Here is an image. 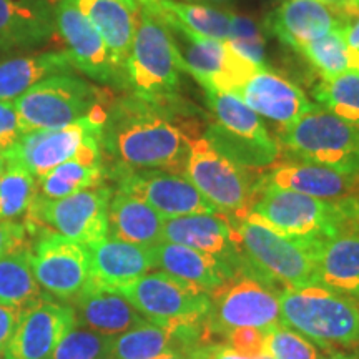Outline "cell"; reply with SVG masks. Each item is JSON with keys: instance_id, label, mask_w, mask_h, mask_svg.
Returning <instances> with one entry per match:
<instances>
[{"instance_id": "cell-53", "label": "cell", "mask_w": 359, "mask_h": 359, "mask_svg": "<svg viewBox=\"0 0 359 359\" xmlns=\"http://www.w3.org/2000/svg\"><path fill=\"white\" fill-rule=\"evenodd\" d=\"M0 359H6L4 358V349H0Z\"/></svg>"}, {"instance_id": "cell-50", "label": "cell", "mask_w": 359, "mask_h": 359, "mask_svg": "<svg viewBox=\"0 0 359 359\" xmlns=\"http://www.w3.org/2000/svg\"><path fill=\"white\" fill-rule=\"evenodd\" d=\"M348 15L349 19L359 17V0H348Z\"/></svg>"}, {"instance_id": "cell-14", "label": "cell", "mask_w": 359, "mask_h": 359, "mask_svg": "<svg viewBox=\"0 0 359 359\" xmlns=\"http://www.w3.org/2000/svg\"><path fill=\"white\" fill-rule=\"evenodd\" d=\"M30 264L40 288L64 302H72L90 281L87 246L48 230L32 245Z\"/></svg>"}, {"instance_id": "cell-41", "label": "cell", "mask_w": 359, "mask_h": 359, "mask_svg": "<svg viewBox=\"0 0 359 359\" xmlns=\"http://www.w3.org/2000/svg\"><path fill=\"white\" fill-rule=\"evenodd\" d=\"M24 135L13 102L0 100V151H6Z\"/></svg>"}, {"instance_id": "cell-54", "label": "cell", "mask_w": 359, "mask_h": 359, "mask_svg": "<svg viewBox=\"0 0 359 359\" xmlns=\"http://www.w3.org/2000/svg\"><path fill=\"white\" fill-rule=\"evenodd\" d=\"M358 346H359V336H358Z\"/></svg>"}, {"instance_id": "cell-49", "label": "cell", "mask_w": 359, "mask_h": 359, "mask_svg": "<svg viewBox=\"0 0 359 359\" xmlns=\"http://www.w3.org/2000/svg\"><path fill=\"white\" fill-rule=\"evenodd\" d=\"M323 359H359V354H349L343 351H331Z\"/></svg>"}, {"instance_id": "cell-16", "label": "cell", "mask_w": 359, "mask_h": 359, "mask_svg": "<svg viewBox=\"0 0 359 359\" xmlns=\"http://www.w3.org/2000/svg\"><path fill=\"white\" fill-rule=\"evenodd\" d=\"M55 30L65 45V55L74 69L100 83H125V74L115 65L109 48L90 24V20L79 11L74 0H60L53 11Z\"/></svg>"}, {"instance_id": "cell-51", "label": "cell", "mask_w": 359, "mask_h": 359, "mask_svg": "<svg viewBox=\"0 0 359 359\" xmlns=\"http://www.w3.org/2000/svg\"><path fill=\"white\" fill-rule=\"evenodd\" d=\"M6 156H4V151H0V175L4 173V170H6Z\"/></svg>"}, {"instance_id": "cell-55", "label": "cell", "mask_w": 359, "mask_h": 359, "mask_svg": "<svg viewBox=\"0 0 359 359\" xmlns=\"http://www.w3.org/2000/svg\"><path fill=\"white\" fill-rule=\"evenodd\" d=\"M358 53H359V50H358Z\"/></svg>"}, {"instance_id": "cell-33", "label": "cell", "mask_w": 359, "mask_h": 359, "mask_svg": "<svg viewBox=\"0 0 359 359\" xmlns=\"http://www.w3.org/2000/svg\"><path fill=\"white\" fill-rule=\"evenodd\" d=\"M103 177V165H87L77 158H70L37 178V195L48 200L65 198L74 193L100 187Z\"/></svg>"}, {"instance_id": "cell-36", "label": "cell", "mask_w": 359, "mask_h": 359, "mask_svg": "<svg viewBox=\"0 0 359 359\" xmlns=\"http://www.w3.org/2000/svg\"><path fill=\"white\" fill-rule=\"evenodd\" d=\"M323 79H333L353 70V50L344 39V29L323 35L298 48Z\"/></svg>"}, {"instance_id": "cell-22", "label": "cell", "mask_w": 359, "mask_h": 359, "mask_svg": "<svg viewBox=\"0 0 359 359\" xmlns=\"http://www.w3.org/2000/svg\"><path fill=\"white\" fill-rule=\"evenodd\" d=\"M90 281L107 288H120L155 269L154 246H140L103 238L90 246Z\"/></svg>"}, {"instance_id": "cell-25", "label": "cell", "mask_w": 359, "mask_h": 359, "mask_svg": "<svg viewBox=\"0 0 359 359\" xmlns=\"http://www.w3.org/2000/svg\"><path fill=\"white\" fill-rule=\"evenodd\" d=\"M74 4L95 27L115 65L125 74V62L138 24V11L130 8L123 0H74Z\"/></svg>"}, {"instance_id": "cell-32", "label": "cell", "mask_w": 359, "mask_h": 359, "mask_svg": "<svg viewBox=\"0 0 359 359\" xmlns=\"http://www.w3.org/2000/svg\"><path fill=\"white\" fill-rule=\"evenodd\" d=\"M32 246L27 245L0 258V304L25 311L43 298L30 264Z\"/></svg>"}, {"instance_id": "cell-31", "label": "cell", "mask_w": 359, "mask_h": 359, "mask_svg": "<svg viewBox=\"0 0 359 359\" xmlns=\"http://www.w3.org/2000/svg\"><path fill=\"white\" fill-rule=\"evenodd\" d=\"M208 109L215 116V125L224 133L241 140L258 143H275L276 140L268 133L262 118L235 93L205 90Z\"/></svg>"}, {"instance_id": "cell-9", "label": "cell", "mask_w": 359, "mask_h": 359, "mask_svg": "<svg viewBox=\"0 0 359 359\" xmlns=\"http://www.w3.org/2000/svg\"><path fill=\"white\" fill-rule=\"evenodd\" d=\"M109 187H95L65 198L48 200L35 195L27 212L29 230H48L87 246L109 236Z\"/></svg>"}, {"instance_id": "cell-40", "label": "cell", "mask_w": 359, "mask_h": 359, "mask_svg": "<svg viewBox=\"0 0 359 359\" xmlns=\"http://www.w3.org/2000/svg\"><path fill=\"white\" fill-rule=\"evenodd\" d=\"M264 341H266V333L259 327H236V330L228 331L222 338V343L226 346L251 358L262 356L266 353L264 351Z\"/></svg>"}, {"instance_id": "cell-26", "label": "cell", "mask_w": 359, "mask_h": 359, "mask_svg": "<svg viewBox=\"0 0 359 359\" xmlns=\"http://www.w3.org/2000/svg\"><path fill=\"white\" fill-rule=\"evenodd\" d=\"M55 30L53 12L42 0H0V47H34Z\"/></svg>"}, {"instance_id": "cell-7", "label": "cell", "mask_w": 359, "mask_h": 359, "mask_svg": "<svg viewBox=\"0 0 359 359\" xmlns=\"http://www.w3.org/2000/svg\"><path fill=\"white\" fill-rule=\"evenodd\" d=\"M103 103L100 88L67 74L43 79L13 100L24 133L77 123L105 109Z\"/></svg>"}, {"instance_id": "cell-20", "label": "cell", "mask_w": 359, "mask_h": 359, "mask_svg": "<svg viewBox=\"0 0 359 359\" xmlns=\"http://www.w3.org/2000/svg\"><path fill=\"white\" fill-rule=\"evenodd\" d=\"M236 95L255 114L280 123V127L294 122L314 107L298 85L266 67L255 72Z\"/></svg>"}, {"instance_id": "cell-21", "label": "cell", "mask_w": 359, "mask_h": 359, "mask_svg": "<svg viewBox=\"0 0 359 359\" xmlns=\"http://www.w3.org/2000/svg\"><path fill=\"white\" fill-rule=\"evenodd\" d=\"M163 241L205 251L224 259L236 269H241L243 264L235 243L233 224L223 213L167 218L163 222Z\"/></svg>"}, {"instance_id": "cell-29", "label": "cell", "mask_w": 359, "mask_h": 359, "mask_svg": "<svg viewBox=\"0 0 359 359\" xmlns=\"http://www.w3.org/2000/svg\"><path fill=\"white\" fill-rule=\"evenodd\" d=\"M320 283L359 299V230L325 241L320 255Z\"/></svg>"}, {"instance_id": "cell-6", "label": "cell", "mask_w": 359, "mask_h": 359, "mask_svg": "<svg viewBox=\"0 0 359 359\" xmlns=\"http://www.w3.org/2000/svg\"><path fill=\"white\" fill-rule=\"evenodd\" d=\"M180 70V57L168 27L156 13L140 7L125 62V82L133 95L150 102H168L178 98Z\"/></svg>"}, {"instance_id": "cell-1", "label": "cell", "mask_w": 359, "mask_h": 359, "mask_svg": "<svg viewBox=\"0 0 359 359\" xmlns=\"http://www.w3.org/2000/svg\"><path fill=\"white\" fill-rule=\"evenodd\" d=\"M203 132L200 120L178 105V98L150 102L132 95L107 110L102 148L109 150L122 168L183 175L190 142Z\"/></svg>"}, {"instance_id": "cell-19", "label": "cell", "mask_w": 359, "mask_h": 359, "mask_svg": "<svg viewBox=\"0 0 359 359\" xmlns=\"http://www.w3.org/2000/svg\"><path fill=\"white\" fill-rule=\"evenodd\" d=\"M351 20L321 0H283L266 19V27L281 42L298 50L304 43L346 29Z\"/></svg>"}, {"instance_id": "cell-38", "label": "cell", "mask_w": 359, "mask_h": 359, "mask_svg": "<svg viewBox=\"0 0 359 359\" xmlns=\"http://www.w3.org/2000/svg\"><path fill=\"white\" fill-rule=\"evenodd\" d=\"M264 333V351L273 359H320L311 341L281 323L266 327Z\"/></svg>"}, {"instance_id": "cell-30", "label": "cell", "mask_w": 359, "mask_h": 359, "mask_svg": "<svg viewBox=\"0 0 359 359\" xmlns=\"http://www.w3.org/2000/svg\"><path fill=\"white\" fill-rule=\"evenodd\" d=\"M167 24L215 40H228L231 35L233 12L196 2H178V0H156L154 8H148Z\"/></svg>"}, {"instance_id": "cell-17", "label": "cell", "mask_w": 359, "mask_h": 359, "mask_svg": "<svg viewBox=\"0 0 359 359\" xmlns=\"http://www.w3.org/2000/svg\"><path fill=\"white\" fill-rule=\"evenodd\" d=\"M77 325L72 306L43 296L22 313L11 341L4 349L6 359H50L57 344Z\"/></svg>"}, {"instance_id": "cell-27", "label": "cell", "mask_w": 359, "mask_h": 359, "mask_svg": "<svg viewBox=\"0 0 359 359\" xmlns=\"http://www.w3.org/2000/svg\"><path fill=\"white\" fill-rule=\"evenodd\" d=\"M163 222L158 213L137 196L122 190L111 193L109 205V235L140 246L163 241Z\"/></svg>"}, {"instance_id": "cell-46", "label": "cell", "mask_w": 359, "mask_h": 359, "mask_svg": "<svg viewBox=\"0 0 359 359\" xmlns=\"http://www.w3.org/2000/svg\"><path fill=\"white\" fill-rule=\"evenodd\" d=\"M203 348L196 349V351L168 353V354H163V356H158V358H154V359H200V353H201V349H203Z\"/></svg>"}, {"instance_id": "cell-42", "label": "cell", "mask_w": 359, "mask_h": 359, "mask_svg": "<svg viewBox=\"0 0 359 359\" xmlns=\"http://www.w3.org/2000/svg\"><path fill=\"white\" fill-rule=\"evenodd\" d=\"M29 226L13 219H0V258L29 245Z\"/></svg>"}, {"instance_id": "cell-13", "label": "cell", "mask_w": 359, "mask_h": 359, "mask_svg": "<svg viewBox=\"0 0 359 359\" xmlns=\"http://www.w3.org/2000/svg\"><path fill=\"white\" fill-rule=\"evenodd\" d=\"M107 110H97L87 118L62 128L27 132L4 151V156L24 165L35 180L43 177L58 165L74 158L90 137L103 133Z\"/></svg>"}, {"instance_id": "cell-23", "label": "cell", "mask_w": 359, "mask_h": 359, "mask_svg": "<svg viewBox=\"0 0 359 359\" xmlns=\"http://www.w3.org/2000/svg\"><path fill=\"white\" fill-rule=\"evenodd\" d=\"M72 303L77 323L87 330L111 338L148 321L123 294L93 281H88L85 288L72 299Z\"/></svg>"}, {"instance_id": "cell-39", "label": "cell", "mask_w": 359, "mask_h": 359, "mask_svg": "<svg viewBox=\"0 0 359 359\" xmlns=\"http://www.w3.org/2000/svg\"><path fill=\"white\" fill-rule=\"evenodd\" d=\"M226 42L233 50L250 60L251 64L264 69V39L253 19L233 13L231 35Z\"/></svg>"}, {"instance_id": "cell-44", "label": "cell", "mask_w": 359, "mask_h": 359, "mask_svg": "<svg viewBox=\"0 0 359 359\" xmlns=\"http://www.w3.org/2000/svg\"><path fill=\"white\" fill-rule=\"evenodd\" d=\"M22 313L24 311H20V309L0 304V349H6L13 331H15V326L20 320Z\"/></svg>"}, {"instance_id": "cell-37", "label": "cell", "mask_w": 359, "mask_h": 359, "mask_svg": "<svg viewBox=\"0 0 359 359\" xmlns=\"http://www.w3.org/2000/svg\"><path fill=\"white\" fill-rule=\"evenodd\" d=\"M111 336L87 330H72L57 344L50 359H109Z\"/></svg>"}, {"instance_id": "cell-12", "label": "cell", "mask_w": 359, "mask_h": 359, "mask_svg": "<svg viewBox=\"0 0 359 359\" xmlns=\"http://www.w3.org/2000/svg\"><path fill=\"white\" fill-rule=\"evenodd\" d=\"M165 25L173 37L182 70L190 74L203 90L236 95L246 80L259 70V67L233 50L226 40L201 37L167 22Z\"/></svg>"}, {"instance_id": "cell-2", "label": "cell", "mask_w": 359, "mask_h": 359, "mask_svg": "<svg viewBox=\"0 0 359 359\" xmlns=\"http://www.w3.org/2000/svg\"><path fill=\"white\" fill-rule=\"evenodd\" d=\"M230 222L243 259V271L278 294L285 288L321 285L320 255L325 241L278 235L245 218H230Z\"/></svg>"}, {"instance_id": "cell-28", "label": "cell", "mask_w": 359, "mask_h": 359, "mask_svg": "<svg viewBox=\"0 0 359 359\" xmlns=\"http://www.w3.org/2000/svg\"><path fill=\"white\" fill-rule=\"evenodd\" d=\"M72 69L65 52L32 53L0 60V100H17L43 79L67 74Z\"/></svg>"}, {"instance_id": "cell-11", "label": "cell", "mask_w": 359, "mask_h": 359, "mask_svg": "<svg viewBox=\"0 0 359 359\" xmlns=\"http://www.w3.org/2000/svg\"><path fill=\"white\" fill-rule=\"evenodd\" d=\"M143 318L156 325L180 326L203 323L210 294L168 273H147L116 288Z\"/></svg>"}, {"instance_id": "cell-10", "label": "cell", "mask_w": 359, "mask_h": 359, "mask_svg": "<svg viewBox=\"0 0 359 359\" xmlns=\"http://www.w3.org/2000/svg\"><path fill=\"white\" fill-rule=\"evenodd\" d=\"M280 323V294L250 273L238 269L210 293L205 326L213 341L236 327H266Z\"/></svg>"}, {"instance_id": "cell-3", "label": "cell", "mask_w": 359, "mask_h": 359, "mask_svg": "<svg viewBox=\"0 0 359 359\" xmlns=\"http://www.w3.org/2000/svg\"><path fill=\"white\" fill-rule=\"evenodd\" d=\"M243 218L283 236L327 241L359 230V205L358 200L331 203L258 180Z\"/></svg>"}, {"instance_id": "cell-15", "label": "cell", "mask_w": 359, "mask_h": 359, "mask_svg": "<svg viewBox=\"0 0 359 359\" xmlns=\"http://www.w3.org/2000/svg\"><path fill=\"white\" fill-rule=\"evenodd\" d=\"M116 177L118 190L145 201L165 219L217 213V208L183 175L120 167Z\"/></svg>"}, {"instance_id": "cell-24", "label": "cell", "mask_w": 359, "mask_h": 359, "mask_svg": "<svg viewBox=\"0 0 359 359\" xmlns=\"http://www.w3.org/2000/svg\"><path fill=\"white\" fill-rule=\"evenodd\" d=\"M154 253L156 269L168 273L208 294L238 271L224 259L185 245L161 241L154 246Z\"/></svg>"}, {"instance_id": "cell-5", "label": "cell", "mask_w": 359, "mask_h": 359, "mask_svg": "<svg viewBox=\"0 0 359 359\" xmlns=\"http://www.w3.org/2000/svg\"><path fill=\"white\" fill-rule=\"evenodd\" d=\"M280 154L291 161L314 163L344 173H359V125L314 105L276 133Z\"/></svg>"}, {"instance_id": "cell-4", "label": "cell", "mask_w": 359, "mask_h": 359, "mask_svg": "<svg viewBox=\"0 0 359 359\" xmlns=\"http://www.w3.org/2000/svg\"><path fill=\"white\" fill-rule=\"evenodd\" d=\"M280 323L326 353L358 346L359 302L325 285L285 288Z\"/></svg>"}, {"instance_id": "cell-45", "label": "cell", "mask_w": 359, "mask_h": 359, "mask_svg": "<svg viewBox=\"0 0 359 359\" xmlns=\"http://www.w3.org/2000/svg\"><path fill=\"white\" fill-rule=\"evenodd\" d=\"M344 39H346L348 47L351 50H359V17L356 22H353L344 29Z\"/></svg>"}, {"instance_id": "cell-8", "label": "cell", "mask_w": 359, "mask_h": 359, "mask_svg": "<svg viewBox=\"0 0 359 359\" xmlns=\"http://www.w3.org/2000/svg\"><path fill=\"white\" fill-rule=\"evenodd\" d=\"M183 177L190 180L218 213L230 218L245 217L258 183V180L251 178L250 170L219 154L205 135L190 142Z\"/></svg>"}, {"instance_id": "cell-34", "label": "cell", "mask_w": 359, "mask_h": 359, "mask_svg": "<svg viewBox=\"0 0 359 359\" xmlns=\"http://www.w3.org/2000/svg\"><path fill=\"white\" fill-rule=\"evenodd\" d=\"M313 95L325 109L344 120L359 125V72L349 70L333 79H323Z\"/></svg>"}, {"instance_id": "cell-35", "label": "cell", "mask_w": 359, "mask_h": 359, "mask_svg": "<svg viewBox=\"0 0 359 359\" xmlns=\"http://www.w3.org/2000/svg\"><path fill=\"white\" fill-rule=\"evenodd\" d=\"M6 161L0 175V219H15L29 212L37 195V180L19 161Z\"/></svg>"}, {"instance_id": "cell-48", "label": "cell", "mask_w": 359, "mask_h": 359, "mask_svg": "<svg viewBox=\"0 0 359 359\" xmlns=\"http://www.w3.org/2000/svg\"><path fill=\"white\" fill-rule=\"evenodd\" d=\"M321 2H325L326 6H330L333 8H338L339 12H343L344 15H346L349 19V15H348V0H321ZM349 20H351V19H349Z\"/></svg>"}, {"instance_id": "cell-43", "label": "cell", "mask_w": 359, "mask_h": 359, "mask_svg": "<svg viewBox=\"0 0 359 359\" xmlns=\"http://www.w3.org/2000/svg\"><path fill=\"white\" fill-rule=\"evenodd\" d=\"M200 359H273V358L266 353L257 358L245 356V354L236 353L235 349L226 346V344L222 343V341H217V343L206 344V346L201 349Z\"/></svg>"}, {"instance_id": "cell-52", "label": "cell", "mask_w": 359, "mask_h": 359, "mask_svg": "<svg viewBox=\"0 0 359 359\" xmlns=\"http://www.w3.org/2000/svg\"><path fill=\"white\" fill-rule=\"evenodd\" d=\"M191 2V0H190ZM196 2H208V4H228V2H231V0H196Z\"/></svg>"}, {"instance_id": "cell-56", "label": "cell", "mask_w": 359, "mask_h": 359, "mask_svg": "<svg viewBox=\"0 0 359 359\" xmlns=\"http://www.w3.org/2000/svg\"><path fill=\"white\" fill-rule=\"evenodd\" d=\"M358 201H359V200H358Z\"/></svg>"}, {"instance_id": "cell-18", "label": "cell", "mask_w": 359, "mask_h": 359, "mask_svg": "<svg viewBox=\"0 0 359 359\" xmlns=\"http://www.w3.org/2000/svg\"><path fill=\"white\" fill-rule=\"evenodd\" d=\"M259 182L331 203L359 200V173H344L303 161H276L264 170Z\"/></svg>"}, {"instance_id": "cell-47", "label": "cell", "mask_w": 359, "mask_h": 359, "mask_svg": "<svg viewBox=\"0 0 359 359\" xmlns=\"http://www.w3.org/2000/svg\"><path fill=\"white\" fill-rule=\"evenodd\" d=\"M125 4L130 8H133V11H140V7H145V8H154L156 0H123Z\"/></svg>"}]
</instances>
